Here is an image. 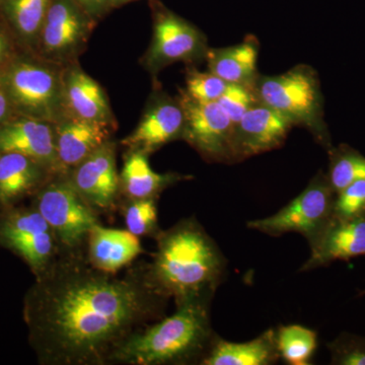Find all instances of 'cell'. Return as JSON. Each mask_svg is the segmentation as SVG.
<instances>
[{"label":"cell","mask_w":365,"mask_h":365,"mask_svg":"<svg viewBox=\"0 0 365 365\" xmlns=\"http://www.w3.org/2000/svg\"><path fill=\"white\" fill-rule=\"evenodd\" d=\"M182 130L184 112L179 101L160 96L144 113L138 126L121 143L128 150L150 155L165 144L182 139Z\"/></svg>","instance_id":"16"},{"label":"cell","mask_w":365,"mask_h":365,"mask_svg":"<svg viewBox=\"0 0 365 365\" xmlns=\"http://www.w3.org/2000/svg\"><path fill=\"white\" fill-rule=\"evenodd\" d=\"M14 115V113L11 103H9L6 93L0 86V127L9 122V120L13 119Z\"/></svg>","instance_id":"33"},{"label":"cell","mask_w":365,"mask_h":365,"mask_svg":"<svg viewBox=\"0 0 365 365\" xmlns=\"http://www.w3.org/2000/svg\"><path fill=\"white\" fill-rule=\"evenodd\" d=\"M64 98L68 114L115 125L111 107L102 86L78 64L72 62L64 69Z\"/></svg>","instance_id":"19"},{"label":"cell","mask_w":365,"mask_h":365,"mask_svg":"<svg viewBox=\"0 0 365 365\" xmlns=\"http://www.w3.org/2000/svg\"><path fill=\"white\" fill-rule=\"evenodd\" d=\"M192 178L178 173L160 174L151 169L148 155L141 151L128 150L120 174V192L128 200L158 199L165 189Z\"/></svg>","instance_id":"21"},{"label":"cell","mask_w":365,"mask_h":365,"mask_svg":"<svg viewBox=\"0 0 365 365\" xmlns=\"http://www.w3.org/2000/svg\"><path fill=\"white\" fill-rule=\"evenodd\" d=\"M7 56H9V44L4 34L0 31V68L6 64Z\"/></svg>","instance_id":"34"},{"label":"cell","mask_w":365,"mask_h":365,"mask_svg":"<svg viewBox=\"0 0 365 365\" xmlns=\"http://www.w3.org/2000/svg\"><path fill=\"white\" fill-rule=\"evenodd\" d=\"M56 175L21 153H0V203L9 205L38 192Z\"/></svg>","instance_id":"20"},{"label":"cell","mask_w":365,"mask_h":365,"mask_svg":"<svg viewBox=\"0 0 365 365\" xmlns=\"http://www.w3.org/2000/svg\"><path fill=\"white\" fill-rule=\"evenodd\" d=\"M169 300L146 263L119 277L93 267L86 250L60 253L26 297L31 344L42 364H110L127 338L165 317Z\"/></svg>","instance_id":"1"},{"label":"cell","mask_w":365,"mask_h":365,"mask_svg":"<svg viewBox=\"0 0 365 365\" xmlns=\"http://www.w3.org/2000/svg\"><path fill=\"white\" fill-rule=\"evenodd\" d=\"M207 42L196 26L167 9L155 16L153 41L144 63L153 73L175 62L205 59Z\"/></svg>","instance_id":"11"},{"label":"cell","mask_w":365,"mask_h":365,"mask_svg":"<svg viewBox=\"0 0 365 365\" xmlns=\"http://www.w3.org/2000/svg\"><path fill=\"white\" fill-rule=\"evenodd\" d=\"M257 102H259L255 93L254 86L235 85L230 83L217 103L227 113L232 123L237 125L240 120Z\"/></svg>","instance_id":"30"},{"label":"cell","mask_w":365,"mask_h":365,"mask_svg":"<svg viewBox=\"0 0 365 365\" xmlns=\"http://www.w3.org/2000/svg\"><path fill=\"white\" fill-rule=\"evenodd\" d=\"M6 1V0H0V6H1L4 2Z\"/></svg>","instance_id":"37"},{"label":"cell","mask_w":365,"mask_h":365,"mask_svg":"<svg viewBox=\"0 0 365 365\" xmlns=\"http://www.w3.org/2000/svg\"><path fill=\"white\" fill-rule=\"evenodd\" d=\"M16 153L32 158L58 175L54 123L14 117L0 127V153Z\"/></svg>","instance_id":"15"},{"label":"cell","mask_w":365,"mask_h":365,"mask_svg":"<svg viewBox=\"0 0 365 365\" xmlns=\"http://www.w3.org/2000/svg\"><path fill=\"white\" fill-rule=\"evenodd\" d=\"M360 297H365V289L361 290V292H359Z\"/></svg>","instance_id":"36"},{"label":"cell","mask_w":365,"mask_h":365,"mask_svg":"<svg viewBox=\"0 0 365 365\" xmlns=\"http://www.w3.org/2000/svg\"><path fill=\"white\" fill-rule=\"evenodd\" d=\"M335 197L327 174L319 172L307 188L278 212L251 220L247 227L270 237L295 232L311 247L333 220Z\"/></svg>","instance_id":"6"},{"label":"cell","mask_w":365,"mask_h":365,"mask_svg":"<svg viewBox=\"0 0 365 365\" xmlns=\"http://www.w3.org/2000/svg\"><path fill=\"white\" fill-rule=\"evenodd\" d=\"M331 364L365 365V336L343 332L327 344Z\"/></svg>","instance_id":"29"},{"label":"cell","mask_w":365,"mask_h":365,"mask_svg":"<svg viewBox=\"0 0 365 365\" xmlns=\"http://www.w3.org/2000/svg\"><path fill=\"white\" fill-rule=\"evenodd\" d=\"M258 53L259 43L253 36L239 45L208 49L205 56L208 71L227 83L254 86L259 76Z\"/></svg>","instance_id":"23"},{"label":"cell","mask_w":365,"mask_h":365,"mask_svg":"<svg viewBox=\"0 0 365 365\" xmlns=\"http://www.w3.org/2000/svg\"><path fill=\"white\" fill-rule=\"evenodd\" d=\"M0 242L18 254L39 277L61 250L49 223L35 207L9 212L0 220Z\"/></svg>","instance_id":"9"},{"label":"cell","mask_w":365,"mask_h":365,"mask_svg":"<svg viewBox=\"0 0 365 365\" xmlns=\"http://www.w3.org/2000/svg\"><path fill=\"white\" fill-rule=\"evenodd\" d=\"M127 1H131V0H110V2H111V4H124V2H127Z\"/></svg>","instance_id":"35"},{"label":"cell","mask_w":365,"mask_h":365,"mask_svg":"<svg viewBox=\"0 0 365 365\" xmlns=\"http://www.w3.org/2000/svg\"><path fill=\"white\" fill-rule=\"evenodd\" d=\"M309 248L311 255L300 272L326 267L335 261L365 256V215L350 220L333 218Z\"/></svg>","instance_id":"17"},{"label":"cell","mask_w":365,"mask_h":365,"mask_svg":"<svg viewBox=\"0 0 365 365\" xmlns=\"http://www.w3.org/2000/svg\"><path fill=\"white\" fill-rule=\"evenodd\" d=\"M91 19L76 0H51L36 45L42 58L61 66L71 63L90 38Z\"/></svg>","instance_id":"10"},{"label":"cell","mask_w":365,"mask_h":365,"mask_svg":"<svg viewBox=\"0 0 365 365\" xmlns=\"http://www.w3.org/2000/svg\"><path fill=\"white\" fill-rule=\"evenodd\" d=\"M116 150L111 139L67 175L79 195L97 213L114 210L121 194Z\"/></svg>","instance_id":"12"},{"label":"cell","mask_w":365,"mask_h":365,"mask_svg":"<svg viewBox=\"0 0 365 365\" xmlns=\"http://www.w3.org/2000/svg\"><path fill=\"white\" fill-rule=\"evenodd\" d=\"M157 251L146 263L148 277L176 306L213 299L225 279L227 261L195 217L185 218L155 237Z\"/></svg>","instance_id":"2"},{"label":"cell","mask_w":365,"mask_h":365,"mask_svg":"<svg viewBox=\"0 0 365 365\" xmlns=\"http://www.w3.org/2000/svg\"><path fill=\"white\" fill-rule=\"evenodd\" d=\"M113 126L71 114L54 123L59 176H67L103 144L111 140Z\"/></svg>","instance_id":"14"},{"label":"cell","mask_w":365,"mask_h":365,"mask_svg":"<svg viewBox=\"0 0 365 365\" xmlns=\"http://www.w3.org/2000/svg\"><path fill=\"white\" fill-rule=\"evenodd\" d=\"M212 299L189 300L176 312L132 334L110 364H201L216 337L211 324Z\"/></svg>","instance_id":"3"},{"label":"cell","mask_w":365,"mask_h":365,"mask_svg":"<svg viewBox=\"0 0 365 365\" xmlns=\"http://www.w3.org/2000/svg\"><path fill=\"white\" fill-rule=\"evenodd\" d=\"M280 359L290 365H307L318 348V334L302 325L280 327L276 330Z\"/></svg>","instance_id":"25"},{"label":"cell","mask_w":365,"mask_h":365,"mask_svg":"<svg viewBox=\"0 0 365 365\" xmlns=\"http://www.w3.org/2000/svg\"><path fill=\"white\" fill-rule=\"evenodd\" d=\"M88 16H93L102 13L110 0H76Z\"/></svg>","instance_id":"32"},{"label":"cell","mask_w":365,"mask_h":365,"mask_svg":"<svg viewBox=\"0 0 365 365\" xmlns=\"http://www.w3.org/2000/svg\"><path fill=\"white\" fill-rule=\"evenodd\" d=\"M254 88L261 103L287 117L294 126L309 129L327 153L332 150L324 120L321 86L318 74L312 67L299 66L279 76H259Z\"/></svg>","instance_id":"5"},{"label":"cell","mask_w":365,"mask_h":365,"mask_svg":"<svg viewBox=\"0 0 365 365\" xmlns=\"http://www.w3.org/2000/svg\"><path fill=\"white\" fill-rule=\"evenodd\" d=\"M184 112L182 139L208 162H235V125L217 102H200L184 91L178 98Z\"/></svg>","instance_id":"8"},{"label":"cell","mask_w":365,"mask_h":365,"mask_svg":"<svg viewBox=\"0 0 365 365\" xmlns=\"http://www.w3.org/2000/svg\"><path fill=\"white\" fill-rule=\"evenodd\" d=\"M292 126L287 117L259 101L235 125V162L279 148Z\"/></svg>","instance_id":"13"},{"label":"cell","mask_w":365,"mask_h":365,"mask_svg":"<svg viewBox=\"0 0 365 365\" xmlns=\"http://www.w3.org/2000/svg\"><path fill=\"white\" fill-rule=\"evenodd\" d=\"M127 230L137 237H157L158 227L157 199L128 200L124 207Z\"/></svg>","instance_id":"27"},{"label":"cell","mask_w":365,"mask_h":365,"mask_svg":"<svg viewBox=\"0 0 365 365\" xmlns=\"http://www.w3.org/2000/svg\"><path fill=\"white\" fill-rule=\"evenodd\" d=\"M64 69L45 59L16 58L4 64L0 68V86L14 115L56 123L68 114Z\"/></svg>","instance_id":"4"},{"label":"cell","mask_w":365,"mask_h":365,"mask_svg":"<svg viewBox=\"0 0 365 365\" xmlns=\"http://www.w3.org/2000/svg\"><path fill=\"white\" fill-rule=\"evenodd\" d=\"M280 360L276 330L269 329L248 342H230L216 337L202 365H271Z\"/></svg>","instance_id":"22"},{"label":"cell","mask_w":365,"mask_h":365,"mask_svg":"<svg viewBox=\"0 0 365 365\" xmlns=\"http://www.w3.org/2000/svg\"><path fill=\"white\" fill-rule=\"evenodd\" d=\"M330 163L327 177L336 194L352 182L365 180V157L347 144L328 151Z\"/></svg>","instance_id":"26"},{"label":"cell","mask_w":365,"mask_h":365,"mask_svg":"<svg viewBox=\"0 0 365 365\" xmlns=\"http://www.w3.org/2000/svg\"><path fill=\"white\" fill-rule=\"evenodd\" d=\"M230 83L211 73L190 68L187 72L186 88L184 91L190 98L200 102H217Z\"/></svg>","instance_id":"28"},{"label":"cell","mask_w":365,"mask_h":365,"mask_svg":"<svg viewBox=\"0 0 365 365\" xmlns=\"http://www.w3.org/2000/svg\"><path fill=\"white\" fill-rule=\"evenodd\" d=\"M50 4L51 0H6L1 7L19 37L36 46Z\"/></svg>","instance_id":"24"},{"label":"cell","mask_w":365,"mask_h":365,"mask_svg":"<svg viewBox=\"0 0 365 365\" xmlns=\"http://www.w3.org/2000/svg\"><path fill=\"white\" fill-rule=\"evenodd\" d=\"M49 223L61 253L85 250L91 230L101 223L67 176H55L37 192L34 206Z\"/></svg>","instance_id":"7"},{"label":"cell","mask_w":365,"mask_h":365,"mask_svg":"<svg viewBox=\"0 0 365 365\" xmlns=\"http://www.w3.org/2000/svg\"><path fill=\"white\" fill-rule=\"evenodd\" d=\"M86 258L93 267L117 274L144 253L140 240L128 230L96 225L86 245Z\"/></svg>","instance_id":"18"},{"label":"cell","mask_w":365,"mask_h":365,"mask_svg":"<svg viewBox=\"0 0 365 365\" xmlns=\"http://www.w3.org/2000/svg\"><path fill=\"white\" fill-rule=\"evenodd\" d=\"M365 215V180L350 184L336 194L334 218L350 220Z\"/></svg>","instance_id":"31"}]
</instances>
